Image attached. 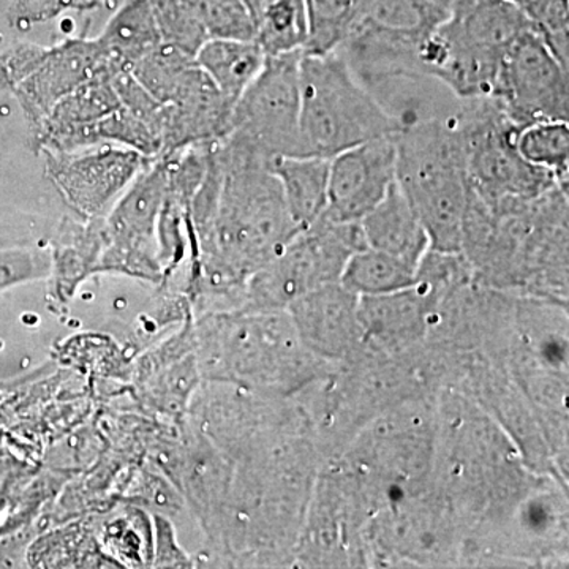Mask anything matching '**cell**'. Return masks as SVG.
Masks as SVG:
<instances>
[{
    "label": "cell",
    "mask_w": 569,
    "mask_h": 569,
    "mask_svg": "<svg viewBox=\"0 0 569 569\" xmlns=\"http://www.w3.org/2000/svg\"><path fill=\"white\" fill-rule=\"evenodd\" d=\"M103 556L112 567H152V516L141 508L126 507L103 520L93 531Z\"/></svg>",
    "instance_id": "cell-30"
},
{
    "label": "cell",
    "mask_w": 569,
    "mask_h": 569,
    "mask_svg": "<svg viewBox=\"0 0 569 569\" xmlns=\"http://www.w3.org/2000/svg\"><path fill=\"white\" fill-rule=\"evenodd\" d=\"M121 107L111 74H100L63 97L39 123L44 152L91 146L93 127Z\"/></svg>",
    "instance_id": "cell-25"
},
{
    "label": "cell",
    "mask_w": 569,
    "mask_h": 569,
    "mask_svg": "<svg viewBox=\"0 0 569 569\" xmlns=\"http://www.w3.org/2000/svg\"><path fill=\"white\" fill-rule=\"evenodd\" d=\"M447 296L415 280L411 287L383 296L359 298L358 313L366 350L388 356L425 346L438 307Z\"/></svg>",
    "instance_id": "cell-20"
},
{
    "label": "cell",
    "mask_w": 569,
    "mask_h": 569,
    "mask_svg": "<svg viewBox=\"0 0 569 569\" xmlns=\"http://www.w3.org/2000/svg\"><path fill=\"white\" fill-rule=\"evenodd\" d=\"M162 43L186 54H197L209 40L203 21L183 0H148Z\"/></svg>",
    "instance_id": "cell-36"
},
{
    "label": "cell",
    "mask_w": 569,
    "mask_h": 569,
    "mask_svg": "<svg viewBox=\"0 0 569 569\" xmlns=\"http://www.w3.org/2000/svg\"><path fill=\"white\" fill-rule=\"evenodd\" d=\"M417 269L392 254L365 247L351 254L340 283L359 298L396 293L415 283Z\"/></svg>",
    "instance_id": "cell-31"
},
{
    "label": "cell",
    "mask_w": 569,
    "mask_h": 569,
    "mask_svg": "<svg viewBox=\"0 0 569 569\" xmlns=\"http://www.w3.org/2000/svg\"><path fill=\"white\" fill-rule=\"evenodd\" d=\"M369 501L342 463L326 460L318 473L296 546L293 568H366Z\"/></svg>",
    "instance_id": "cell-12"
},
{
    "label": "cell",
    "mask_w": 569,
    "mask_h": 569,
    "mask_svg": "<svg viewBox=\"0 0 569 569\" xmlns=\"http://www.w3.org/2000/svg\"><path fill=\"white\" fill-rule=\"evenodd\" d=\"M193 320V312L183 318L181 328L142 353L130 373L142 406L176 425L186 421L194 392L203 383L194 351Z\"/></svg>",
    "instance_id": "cell-18"
},
{
    "label": "cell",
    "mask_w": 569,
    "mask_h": 569,
    "mask_svg": "<svg viewBox=\"0 0 569 569\" xmlns=\"http://www.w3.org/2000/svg\"><path fill=\"white\" fill-rule=\"evenodd\" d=\"M447 14L430 0H362L347 40L370 66L413 69L422 44Z\"/></svg>",
    "instance_id": "cell-17"
},
{
    "label": "cell",
    "mask_w": 569,
    "mask_h": 569,
    "mask_svg": "<svg viewBox=\"0 0 569 569\" xmlns=\"http://www.w3.org/2000/svg\"><path fill=\"white\" fill-rule=\"evenodd\" d=\"M193 66L192 56L170 44L160 43L148 54L142 56L140 61L134 62L130 67V73L153 99L167 104L174 99L183 78Z\"/></svg>",
    "instance_id": "cell-35"
},
{
    "label": "cell",
    "mask_w": 569,
    "mask_h": 569,
    "mask_svg": "<svg viewBox=\"0 0 569 569\" xmlns=\"http://www.w3.org/2000/svg\"><path fill=\"white\" fill-rule=\"evenodd\" d=\"M301 58L302 51L266 56L263 69L234 103L224 140L244 146L268 160L302 156Z\"/></svg>",
    "instance_id": "cell-13"
},
{
    "label": "cell",
    "mask_w": 569,
    "mask_h": 569,
    "mask_svg": "<svg viewBox=\"0 0 569 569\" xmlns=\"http://www.w3.org/2000/svg\"><path fill=\"white\" fill-rule=\"evenodd\" d=\"M395 134L337 153L329 162L325 219L353 223L372 211L396 182Z\"/></svg>",
    "instance_id": "cell-19"
},
{
    "label": "cell",
    "mask_w": 569,
    "mask_h": 569,
    "mask_svg": "<svg viewBox=\"0 0 569 569\" xmlns=\"http://www.w3.org/2000/svg\"><path fill=\"white\" fill-rule=\"evenodd\" d=\"M329 162L323 157H279L272 173L279 179L288 209L301 230L323 216L328 203Z\"/></svg>",
    "instance_id": "cell-27"
},
{
    "label": "cell",
    "mask_w": 569,
    "mask_h": 569,
    "mask_svg": "<svg viewBox=\"0 0 569 569\" xmlns=\"http://www.w3.org/2000/svg\"><path fill=\"white\" fill-rule=\"evenodd\" d=\"M569 183L492 209L468 189L460 253L493 290L568 301Z\"/></svg>",
    "instance_id": "cell-3"
},
{
    "label": "cell",
    "mask_w": 569,
    "mask_h": 569,
    "mask_svg": "<svg viewBox=\"0 0 569 569\" xmlns=\"http://www.w3.org/2000/svg\"><path fill=\"white\" fill-rule=\"evenodd\" d=\"M365 247L361 223L320 217L247 280L241 309L287 310L301 296L340 282L351 254Z\"/></svg>",
    "instance_id": "cell-11"
},
{
    "label": "cell",
    "mask_w": 569,
    "mask_h": 569,
    "mask_svg": "<svg viewBox=\"0 0 569 569\" xmlns=\"http://www.w3.org/2000/svg\"><path fill=\"white\" fill-rule=\"evenodd\" d=\"M437 395L407 400L378 415L332 458L353 475L372 512L432 488Z\"/></svg>",
    "instance_id": "cell-6"
},
{
    "label": "cell",
    "mask_w": 569,
    "mask_h": 569,
    "mask_svg": "<svg viewBox=\"0 0 569 569\" xmlns=\"http://www.w3.org/2000/svg\"><path fill=\"white\" fill-rule=\"evenodd\" d=\"M190 557L179 545L178 535L168 516L152 515V567L151 568H193Z\"/></svg>",
    "instance_id": "cell-39"
},
{
    "label": "cell",
    "mask_w": 569,
    "mask_h": 569,
    "mask_svg": "<svg viewBox=\"0 0 569 569\" xmlns=\"http://www.w3.org/2000/svg\"><path fill=\"white\" fill-rule=\"evenodd\" d=\"M51 272L48 246H21L0 250V291L17 284L47 280Z\"/></svg>",
    "instance_id": "cell-38"
},
{
    "label": "cell",
    "mask_w": 569,
    "mask_h": 569,
    "mask_svg": "<svg viewBox=\"0 0 569 569\" xmlns=\"http://www.w3.org/2000/svg\"><path fill=\"white\" fill-rule=\"evenodd\" d=\"M531 28L508 0H455L422 44V74L460 102L490 99L509 48Z\"/></svg>",
    "instance_id": "cell-7"
},
{
    "label": "cell",
    "mask_w": 569,
    "mask_h": 569,
    "mask_svg": "<svg viewBox=\"0 0 569 569\" xmlns=\"http://www.w3.org/2000/svg\"><path fill=\"white\" fill-rule=\"evenodd\" d=\"M153 159L123 146H82L47 152L48 174L63 203L80 219H102Z\"/></svg>",
    "instance_id": "cell-16"
},
{
    "label": "cell",
    "mask_w": 569,
    "mask_h": 569,
    "mask_svg": "<svg viewBox=\"0 0 569 569\" xmlns=\"http://www.w3.org/2000/svg\"><path fill=\"white\" fill-rule=\"evenodd\" d=\"M359 223L367 247L400 258L415 268L430 249L429 236L397 182Z\"/></svg>",
    "instance_id": "cell-26"
},
{
    "label": "cell",
    "mask_w": 569,
    "mask_h": 569,
    "mask_svg": "<svg viewBox=\"0 0 569 569\" xmlns=\"http://www.w3.org/2000/svg\"><path fill=\"white\" fill-rule=\"evenodd\" d=\"M490 100L519 127L569 121V67L553 54L535 26L509 48Z\"/></svg>",
    "instance_id": "cell-15"
},
{
    "label": "cell",
    "mask_w": 569,
    "mask_h": 569,
    "mask_svg": "<svg viewBox=\"0 0 569 569\" xmlns=\"http://www.w3.org/2000/svg\"><path fill=\"white\" fill-rule=\"evenodd\" d=\"M201 380L276 397H295L336 365L316 358L287 310H222L194 316Z\"/></svg>",
    "instance_id": "cell-4"
},
{
    "label": "cell",
    "mask_w": 569,
    "mask_h": 569,
    "mask_svg": "<svg viewBox=\"0 0 569 569\" xmlns=\"http://www.w3.org/2000/svg\"><path fill=\"white\" fill-rule=\"evenodd\" d=\"M359 296L342 283L317 288L288 306L302 346L328 365H342L365 350Z\"/></svg>",
    "instance_id": "cell-21"
},
{
    "label": "cell",
    "mask_w": 569,
    "mask_h": 569,
    "mask_svg": "<svg viewBox=\"0 0 569 569\" xmlns=\"http://www.w3.org/2000/svg\"><path fill=\"white\" fill-rule=\"evenodd\" d=\"M362 0H307L305 54L325 56L339 50L358 17Z\"/></svg>",
    "instance_id": "cell-33"
},
{
    "label": "cell",
    "mask_w": 569,
    "mask_h": 569,
    "mask_svg": "<svg viewBox=\"0 0 569 569\" xmlns=\"http://www.w3.org/2000/svg\"><path fill=\"white\" fill-rule=\"evenodd\" d=\"M366 568H459L462 541L440 490L383 505L367 520Z\"/></svg>",
    "instance_id": "cell-10"
},
{
    "label": "cell",
    "mask_w": 569,
    "mask_h": 569,
    "mask_svg": "<svg viewBox=\"0 0 569 569\" xmlns=\"http://www.w3.org/2000/svg\"><path fill=\"white\" fill-rule=\"evenodd\" d=\"M264 61L257 40L209 39L194 54V63L233 104L252 84Z\"/></svg>",
    "instance_id": "cell-28"
},
{
    "label": "cell",
    "mask_w": 569,
    "mask_h": 569,
    "mask_svg": "<svg viewBox=\"0 0 569 569\" xmlns=\"http://www.w3.org/2000/svg\"><path fill=\"white\" fill-rule=\"evenodd\" d=\"M459 104L411 119L395 134L397 186L438 252L459 253L462 241L468 182Z\"/></svg>",
    "instance_id": "cell-5"
},
{
    "label": "cell",
    "mask_w": 569,
    "mask_h": 569,
    "mask_svg": "<svg viewBox=\"0 0 569 569\" xmlns=\"http://www.w3.org/2000/svg\"><path fill=\"white\" fill-rule=\"evenodd\" d=\"M459 122L467 151V182L489 208L537 200L560 183H569L520 156V127L490 99L460 102Z\"/></svg>",
    "instance_id": "cell-9"
},
{
    "label": "cell",
    "mask_w": 569,
    "mask_h": 569,
    "mask_svg": "<svg viewBox=\"0 0 569 569\" xmlns=\"http://www.w3.org/2000/svg\"><path fill=\"white\" fill-rule=\"evenodd\" d=\"M227 459L233 466L230 492L219 535L200 563L293 568L296 546L325 463L316 432L282 433Z\"/></svg>",
    "instance_id": "cell-2"
},
{
    "label": "cell",
    "mask_w": 569,
    "mask_h": 569,
    "mask_svg": "<svg viewBox=\"0 0 569 569\" xmlns=\"http://www.w3.org/2000/svg\"><path fill=\"white\" fill-rule=\"evenodd\" d=\"M103 219L66 216L56 224L50 244L48 295L56 309H67L89 277L99 274L104 246Z\"/></svg>",
    "instance_id": "cell-24"
},
{
    "label": "cell",
    "mask_w": 569,
    "mask_h": 569,
    "mask_svg": "<svg viewBox=\"0 0 569 569\" xmlns=\"http://www.w3.org/2000/svg\"><path fill=\"white\" fill-rule=\"evenodd\" d=\"M97 40L116 71L130 70L162 43L148 0H127Z\"/></svg>",
    "instance_id": "cell-29"
},
{
    "label": "cell",
    "mask_w": 569,
    "mask_h": 569,
    "mask_svg": "<svg viewBox=\"0 0 569 569\" xmlns=\"http://www.w3.org/2000/svg\"><path fill=\"white\" fill-rule=\"evenodd\" d=\"M203 21L209 39L254 40V22L241 0H183Z\"/></svg>",
    "instance_id": "cell-37"
},
{
    "label": "cell",
    "mask_w": 569,
    "mask_h": 569,
    "mask_svg": "<svg viewBox=\"0 0 569 569\" xmlns=\"http://www.w3.org/2000/svg\"><path fill=\"white\" fill-rule=\"evenodd\" d=\"M118 73L99 40H67L47 50L43 61L29 74L24 82L26 102L37 123L47 118L48 112L63 97L100 74Z\"/></svg>",
    "instance_id": "cell-23"
},
{
    "label": "cell",
    "mask_w": 569,
    "mask_h": 569,
    "mask_svg": "<svg viewBox=\"0 0 569 569\" xmlns=\"http://www.w3.org/2000/svg\"><path fill=\"white\" fill-rule=\"evenodd\" d=\"M244 3L246 9L249 10L250 17L253 18V22L257 21L258 14H260L261 6L263 0H241Z\"/></svg>",
    "instance_id": "cell-40"
},
{
    "label": "cell",
    "mask_w": 569,
    "mask_h": 569,
    "mask_svg": "<svg viewBox=\"0 0 569 569\" xmlns=\"http://www.w3.org/2000/svg\"><path fill=\"white\" fill-rule=\"evenodd\" d=\"M516 148L527 162L569 181L568 121H541L520 127Z\"/></svg>",
    "instance_id": "cell-34"
},
{
    "label": "cell",
    "mask_w": 569,
    "mask_h": 569,
    "mask_svg": "<svg viewBox=\"0 0 569 569\" xmlns=\"http://www.w3.org/2000/svg\"><path fill=\"white\" fill-rule=\"evenodd\" d=\"M233 107L194 63L174 99L163 104L162 156L222 140L228 132Z\"/></svg>",
    "instance_id": "cell-22"
},
{
    "label": "cell",
    "mask_w": 569,
    "mask_h": 569,
    "mask_svg": "<svg viewBox=\"0 0 569 569\" xmlns=\"http://www.w3.org/2000/svg\"><path fill=\"white\" fill-rule=\"evenodd\" d=\"M167 194V160L153 159L104 216L99 274H122L162 284L157 224Z\"/></svg>",
    "instance_id": "cell-14"
},
{
    "label": "cell",
    "mask_w": 569,
    "mask_h": 569,
    "mask_svg": "<svg viewBox=\"0 0 569 569\" xmlns=\"http://www.w3.org/2000/svg\"><path fill=\"white\" fill-rule=\"evenodd\" d=\"M254 40L266 56L302 51L307 40V0H263Z\"/></svg>",
    "instance_id": "cell-32"
},
{
    "label": "cell",
    "mask_w": 569,
    "mask_h": 569,
    "mask_svg": "<svg viewBox=\"0 0 569 569\" xmlns=\"http://www.w3.org/2000/svg\"><path fill=\"white\" fill-rule=\"evenodd\" d=\"M548 478L553 477L527 467L511 438L477 403L452 389L438 391L433 485L458 526L460 567H489L520 501Z\"/></svg>",
    "instance_id": "cell-1"
},
{
    "label": "cell",
    "mask_w": 569,
    "mask_h": 569,
    "mask_svg": "<svg viewBox=\"0 0 569 569\" xmlns=\"http://www.w3.org/2000/svg\"><path fill=\"white\" fill-rule=\"evenodd\" d=\"M299 96L302 156L332 159L355 146L392 137L407 126L406 119L388 111L355 77L337 52H302Z\"/></svg>",
    "instance_id": "cell-8"
}]
</instances>
